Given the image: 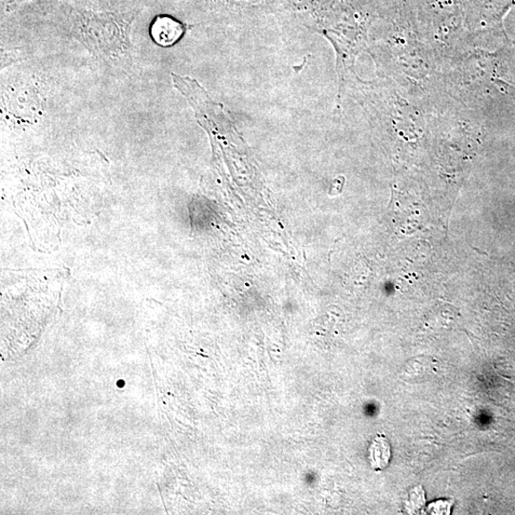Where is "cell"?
<instances>
[{"instance_id": "cell-2", "label": "cell", "mask_w": 515, "mask_h": 515, "mask_svg": "<svg viewBox=\"0 0 515 515\" xmlns=\"http://www.w3.org/2000/svg\"><path fill=\"white\" fill-rule=\"evenodd\" d=\"M370 459L372 467L375 470H384L389 463L390 446L382 436H378L370 448Z\"/></svg>"}, {"instance_id": "cell-1", "label": "cell", "mask_w": 515, "mask_h": 515, "mask_svg": "<svg viewBox=\"0 0 515 515\" xmlns=\"http://www.w3.org/2000/svg\"><path fill=\"white\" fill-rule=\"evenodd\" d=\"M184 33V25L171 17H158L151 25V37L154 42L162 47H169L177 44Z\"/></svg>"}]
</instances>
